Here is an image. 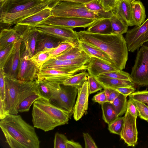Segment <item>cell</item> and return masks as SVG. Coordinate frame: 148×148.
<instances>
[{"instance_id": "cell-44", "label": "cell", "mask_w": 148, "mask_h": 148, "mask_svg": "<svg viewBox=\"0 0 148 148\" xmlns=\"http://www.w3.org/2000/svg\"><path fill=\"white\" fill-rule=\"evenodd\" d=\"M129 96V98L133 100L148 104V91L134 92Z\"/></svg>"}, {"instance_id": "cell-35", "label": "cell", "mask_w": 148, "mask_h": 148, "mask_svg": "<svg viewBox=\"0 0 148 148\" xmlns=\"http://www.w3.org/2000/svg\"><path fill=\"white\" fill-rule=\"evenodd\" d=\"M88 75V73L84 71L72 75L66 79L62 84L65 86L80 87L87 80Z\"/></svg>"}, {"instance_id": "cell-22", "label": "cell", "mask_w": 148, "mask_h": 148, "mask_svg": "<svg viewBox=\"0 0 148 148\" xmlns=\"http://www.w3.org/2000/svg\"><path fill=\"white\" fill-rule=\"evenodd\" d=\"M38 94L49 100L54 93L61 87V84L58 82L50 81L45 79H38Z\"/></svg>"}, {"instance_id": "cell-47", "label": "cell", "mask_w": 148, "mask_h": 148, "mask_svg": "<svg viewBox=\"0 0 148 148\" xmlns=\"http://www.w3.org/2000/svg\"><path fill=\"white\" fill-rule=\"evenodd\" d=\"M99 3L107 12L111 11L115 7L117 0H97Z\"/></svg>"}, {"instance_id": "cell-12", "label": "cell", "mask_w": 148, "mask_h": 148, "mask_svg": "<svg viewBox=\"0 0 148 148\" xmlns=\"http://www.w3.org/2000/svg\"><path fill=\"white\" fill-rule=\"evenodd\" d=\"M36 27L40 33L49 35L61 41H78L77 32L71 28L44 24L38 25Z\"/></svg>"}, {"instance_id": "cell-31", "label": "cell", "mask_w": 148, "mask_h": 148, "mask_svg": "<svg viewBox=\"0 0 148 148\" xmlns=\"http://www.w3.org/2000/svg\"><path fill=\"white\" fill-rule=\"evenodd\" d=\"M84 5L88 9L101 18H110L113 15L111 11H106L97 0H92Z\"/></svg>"}, {"instance_id": "cell-18", "label": "cell", "mask_w": 148, "mask_h": 148, "mask_svg": "<svg viewBox=\"0 0 148 148\" xmlns=\"http://www.w3.org/2000/svg\"><path fill=\"white\" fill-rule=\"evenodd\" d=\"M81 70L78 69L65 70L54 69H42L37 73V79H45L47 80L56 82L62 84L67 78Z\"/></svg>"}, {"instance_id": "cell-19", "label": "cell", "mask_w": 148, "mask_h": 148, "mask_svg": "<svg viewBox=\"0 0 148 148\" xmlns=\"http://www.w3.org/2000/svg\"><path fill=\"white\" fill-rule=\"evenodd\" d=\"M21 39L15 44L12 52L3 68L5 75L14 78H16L21 58Z\"/></svg>"}, {"instance_id": "cell-10", "label": "cell", "mask_w": 148, "mask_h": 148, "mask_svg": "<svg viewBox=\"0 0 148 148\" xmlns=\"http://www.w3.org/2000/svg\"><path fill=\"white\" fill-rule=\"evenodd\" d=\"M91 58L88 55L72 60H61L51 58L44 64L41 70L49 69L65 70L78 69L81 71L86 70Z\"/></svg>"}, {"instance_id": "cell-33", "label": "cell", "mask_w": 148, "mask_h": 148, "mask_svg": "<svg viewBox=\"0 0 148 148\" xmlns=\"http://www.w3.org/2000/svg\"><path fill=\"white\" fill-rule=\"evenodd\" d=\"M110 19L112 28L111 33L123 35L126 33L128 26L123 21L114 15Z\"/></svg>"}, {"instance_id": "cell-41", "label": "cell", "mask_w": 148, "mask_h": 148, "mask_svg": "<svg viewBox=\"0 0 148 148\" xmlns=\"http://www.w3.org/2000/svg\"><path fill=\"white\" fill-rule=\"evenodd\" d=\"M99 76L132 81L130 74L122 70L118 72H109L102 73Z\"/></svg>"}, {"instance_id": "cell-21", "label": "cell", "mask_w": 148, "mask_h": 148, "mask_svg": "<svg viewBox=\"0 0 148 148\" xmlns=\"http://www.w3.org/2000/svg\"><path fill=\"white\" fill-rule=\"evenodd\" d=\"M87 70L88 75L94 77L109 72H118L121 71L101 60L94 57H91L88 64Z\"/></svg>"}, {"instance_id": "cell-29", "label": "cell", "mask_w": 148, "mask_h": 148, "mask_svg": "<svg viewBox=\"0 0 148 148\" xmlns=\"http://www.w3.org/2000/svg\"><path fill=\"white\" fill-rule=\"evenodd\" d=\"M132 13L134 25L138 26L145 21L146 17L145 9L142 2L139 0L135 1L132 5Z\"/></svg>"}, {"instance_id": "cell-9", "label": "cell", "mask_w": 148, "mask_h": 148, "mask_svg": "<svg viewBox=\"0 0 148 148\" xmlns=\"http://www.w3.org/2000/svg\"><path fill=\"white\" fill-rule=\"evenodd\" d=\"M63 85L54 93L49 101L56 106L69 111L71 115L79 87Z\"/></svg>"}, {"instance_id": "cell-15", "label": "cell", "mask_w": 148, "mask_h": 148, "mask_svg": "<svg viewBox=\"0 0 148 148\" xmlns=\"http://www.w3.org/2000/svg\"><path fill=\"white\" fill-rule=\"evenodd\" d=\"M88 82L87 80L79 87L73 110L74 119L77 121L86 113L88 108L89 96Z\"/></svg>"}, {"instance_id": "cell-27", "label": "cell", "mask_w": 148, "mask_h": 148, "mask_svg": "<svg viewBox=\"0 0 148 148\" xmlns=\"http://www.w3.org/2000/svg\"><path fill=\"white\" fill-rule=\"evenodd\" d=\"M110 18H102L95 20L88 27L86 31L90 33L99 34L111 33L112 28Z\"/></svg>"}, {"instance_id": "cell-13", "label": "cell", "mask_w": 148, "mask_h": 148, "mask_svg": "<svg viewBox=\"0 0 148 148\" xmlns=\"http://www.w3.org/2000/svg\"><path fill=\"white\" fill-rule=\"evenodd\" d=\"M124 116L123 127L120 136L128 146L134 147L138 140L137 117L132 115L127 109Z\"/></svg>"}, {"instance_id": "cell-38", "label": "cell", "mask_w": 148, "mask_h": 148, "mask_svg": "<svg viewBox=\"0 0 148 148\" xmlns=\"http://www.w3.org/2000/svg\"><path fill=\"white\" fill-rule=\"evenodd\" d=\"M49 56L47 52L40 51L35 53L30 59L40 71L44 64L48 60Z\"/></svg>"}, {"instance_id": "cell-46", "label": "cell", "mask_w": 148, "mask_h": 148, "mask_svg": "<svg viewBox=\"0 0 148 148\" xmlns=\"http://www.w3.org/2000/svg\"><path fill=\"white\" fill-rule=\"evenodd\" d=\"M5 75L3 68L0 69V99L4 102L5 99Z\"/></svg>"}, {"instance_id": "cell-57", "label": "cell", "mask_w": 148, "mask_h": 148, "mask_svg": "<svg viewBox=\"0 0 148 148\" xmlns=\"http://www.w3.org/2000/svg\"></svg>"}, {"instance_id": "cell-50", "label": "cell", "mask_w": 148, "mask_h": 148, "mask_svg": "<svg viewBox=\"0 0 148 148\" xmlns=\"http://www.w3.org/2000/svg\"><path fill=\"white\" fill-rule=\"evenodd\" d=\"M127 109L134 116L137 117L138 116V112L136 106L133 100L130 98H129L127 101Z\"/></svg>"}, {"instance_id": "cell-8", "label": "cell", "mask_w": 148, "mask_h": 148, "mask_svg": "<svg viewBox=\"0 0 148 148\" xmlns=\"http://www.w3.org/2000/svg\"><path fill=\"white\" fill-rule=\"evenodd\" d=\"M58 1L56 0H45L38 5L24 11L0 14L1 27L2 29L8 28L21 20L44 9L49 7L53 8Z\"/></svg>"}, {"instance_id": "cell-39", "label": "cell", "mask_w": 148, "mask_h": 148, "mask_svg": "<svg viewBox=\"0 0 148 148\" xmlns=\"http://www.w3.org/2000/svg\"><path fill=\"white\" fill-rule=\"evenodd\" d=\"M124 116L118 117L112 123L108 124V129L112 133L120 135L123 125Z\"/></svg>"}, {"instance_id": "cell-43", "label": "cell", "mask_w": 148, "mask_h": 148, "mask_svg": "<svg viewBox=\"0 0 148 148\" xmlns=\"http://www.w3.org/2000/svg\"><path fill=\"white\" fill-rule=\"evenodd\" d=\"M133 100L137 108L138 116L141 119L148 122V106L144 103Z\"/></svg>"}, {"instance_id": "cell-53", "label": "cell", "mask_w": 148, "mask_h": 148, "mask_svg": "<svg viewBox=\"0 0 148 148\" xmlns=\"http://www.w3.org/2000/svg\"><path fill=\"white\" fill-rule=\"evenodd\" d=\"M82 147L78 143L72 140H68L66 143V148H82Z\"/></svg>"}, {"instance_id": "cell-2", "label": "cell", "mask_w": 148, "mask_h": 148, "mask_svg": "<svg viewBox=\"0 0 148 148\" xmlns=\"http://www.w3.org/2000/svg\"><path fill=\"white\" fill-rule=\"evenodd\" d=\"M0 127L11 148H39L40 141L34 127L20 115L9 114L1 120Z\"/></svg>"}, {"instance_id": "cell-30", "label": "cell", "mask_w": 148, "mask_h": 148, "mask_svg": "<svg viewBox=\"0 0 148 148\" xmlns=\"http://www.w3.org/2000/svg\"><path fill=\"white\" fill-rule=\"evenodd\" d=\"M78 44L77 41H62L57 47L47 52L49 55L48 60L56 58Z\"/></svg>"}, {"instance_id": "cell-32", "label": "cell", "mask_w": 148, "mask_h": 148, "mask_svg": "<svg viewBox=\"0 0 148 148\" xmlns=\"http://www.w3.org/2000/svg\"><path fill=\"white\" fill-rule=\"evenodd\" d=\"M87 55H88L81 49L78 44L55 59L61 60H72Z\"/></svg>"}, {"instance_id": "cell-52", "label": "cell", "mask_w": 148, "mask_h": 148, "mask_svg": "<svg viewBox=\"0 0 148 148\" xmlns=\"http://www.w3.org/2000/svg\"><path fill=\"white\" fill-rule=\"evenodd\" d=\"M114 89L126 97L134 92L136 90L135 88L128 87H119Z\"/></svg>"}, {"instance_id": "cell-42", "label": "cell", "mask_w": 148, "mask_h": 148, "mask_svg": "<svg viewBox=\"0 0 148 148\" xmlns=\"http://www.w3.org/2000/svg\"><path fill=\"white\" fill-rule=\"evenodd\" d=\"M88 79L89 94L95 93L104 88L103 86L95 77L88 75Z\"/></svg>"}, {"instance_id": "cell-14", "label": "cell", "mask_w": 148, "mask_h": 148, "mask_svg": "<svg viewBox=\"0 0 148 148\" xmlns=\"http://www.w3.org/2000/svg\"><path fill=\"white\" fill-rule=\"evenodd\" d=\"M95 20L86 18L61 17L51 16L39 24H44L73 29L76 27L85 28L89 26Z\"/></svg>"}, {"instance_id": "cell-5", "label": "cell", "mask_w": 148, "mask_h": 148, "mask_svg": "<svg viewBox=\"0 0 148 148\" xmlns=\"http://www.w3.org/2000/svg\"><path fill=\"white\" fill-rule=\"evenodd\" d=\"M51 16L61 17L88 18L96 20L102 18L88 10L84 4L59 1L52 8Z\"/></svg>"}, {"instance_id": "cell-51", "label": "cell", "mask_w": 148, "mask_h": 148, "mask_svg": "<svg viewBox=\"0 0 148 148\" xmlns=\"http://www.w3.org/2000/svg\"><path fill=\"white\" fill-rule=\"evenodd\" d=\"M92 101L101 105L108 102L105 91L104 90L95 95L92 99Z\"/></svg>"}, {"instance_id": "cell-17", "label": "cell", "mask_w": 148, "mask_h": 148, "mask_svg": "<svg viewBox=\"0 0 148 148\" xmlns=\"http://www.w3.org/2000/svg\"><path fill=\"white\" fill-rule=\"evenodd\" d=\"M38 71L28 56H21L16 79L22 81H33L37 79Z\"/></svg>"}, {"instance_id": "cell-26", "label": "cell", "mask_w": 148, "mask_h": 148, "mask_svg": "<svg viewBox=\"0 0 148 148\" xmlns=\"http://www.w3.org/2000/svg\"><path fill=\"white\" fill-rule=\"evenodd\" d=\"M104 87L114 89L122 87L135 88V84L130 80L116 79L99 76L95 77Z\"/></svg>"}, {"instance_id": "cell-54", "label": "cell", "mask_w": 148, "mask_h": 148, "mask_svg": "<svg viewBox=\"0 0 148 148\" xmlns=\"http://www.w3.org/2000/svg\"><path fill=\"white\" fill-rule=\"evenodd\" d=\"M0 119H2L8 115L6 112L2 101L0 99Z\"/></svg>"}, {"instance_id": "cell-16", "label": "cell", "mask_w": 148, "mask_h": 148, "mask_svg": "<svg viewBox=\"0 0 148 148\" xmlns=\"http://www.w3.org/2000/svg\"><path fill=\"white\" fill-rule=\"evenodd\" d=\"M43 1L40 0H7L0 4V14L13 13L24 11Z\"/></svg>"}, {"instance_id": "cell-49", "label": "cell", "mask_w": 148, "mask_h": 148, "mask_svg": "<svg viewBox=\"0 0 148 148\" xmlns=\"http://www.w3.org/2000/svg\"><path fill=\"white\" fill-rule=\"evenodd\" d=\"M83 136L84 140L85 148H98L94 140L88 133H83Z\"/></svg>"}, {"instance_id": "cell-7", "label": "cell", "mask_w": 148, "mask_h": 148, "mask_svg": "<svg viewBox=\"0 0 148 148\" xmlns=\"http://www.w3.org/2000/svg\"><path fill=\"white\" fill-rule=\"evenodd\" d=\"M14 28L18 33L21 40V57L26 55L31 58L35 53L36 42L40 33L36 27L16 24Z\"/></svg>"}, {"instance_id": "cell-56", "label": "cell", "mask_w": 148, "mask_h": 148, "mask_svg": "<svg viewBox=\"0 0 148 148\" xmlns=\"http://www.w3.org/2000/svg\"><path fill=\"white\" fill-rule=\"evenodd\" d=\"M40 0L41 1H45V0Z\"/></svg>"}, {"instance_id": "cell-20", "label": "cell", "mask_w": 148, "mask_h": 148, "mask_svg": "<svg viewBox=\"0 0 148 148\" xmlns=\"http://www.w3.org/2000/svg\"><path fill=\"white\" fill-rule=\"evenodd\" d=\"M136 0H117L112 14L123 21L128 26H134L132 13V5Z\"/></svg>"}, {"instance_id": "cell-48", "label": "cell", "mask_w": 148, "mask_h": 148, "mask_svg": "<svg viewBox=\"0 0 148 148\" xmlns=\"http://www.w3.org/2000/svg\"><path fill=\"white\" fill-rule=\"evenodd\" d=\"M104 90L106 97L108 102L112 103L114 100L120 94L116 90L111 88H104Z\"/></svg>"}, {"instance_id": "cell-55", "label": "cell", "mask_w": 148, "mask_h": 148, "mask_svg": "<svg viewBox=\"0 0 148 148\" xmlns=\"http://www.w3.org/2000/svg\"><path fill=\"white\" fill-rule=\"evenodd\" d=\"M58 1H64L73 3H79L85 4L87 3L92 0H56Z\"/></svg>"}, {"instance_id": "cell-4", "label": "cell", "mask_w": 148, "mask_h": 148, "mask_svg": "<svg viewBox=\"0 0 148 148\" xmlns=\"http://www.w3.org/2000/svg\"><path fill=\"white\" fill-rule=\"evenodd\" d=\"M5 99L3 101L8 115H17V108L20 103L27 97L38 94V79L33 81L18 80L5 75Z\"/></svg>"}, {"instance_id": "cell-23", "label": "cell", "mask_w": 148, "mask_h": 148, "mask_svg": "<svg viewBox=\"0 0 148 148\" xmlns=\"http://www.w3.org/2000/svg\"><path fill=\"white\" fill-rule=\"evenodd\" d=\"M61 42L49 35L40 33L36 42L35 53L40 51L47 52L57 47Z\"/></svg>"}, {"instance_id": "cell-45", "label": "cell", "mask_w": 148, "mask_h": 148, "mask_svg": "<svg viewBox=\"0 0 148 148\" xmlns=\"http://www.w3.org/2000/svg\"><path fill=\"white\" fill-rule=\"evenodd\" d=\"M68 140L65 135L57 132L55 135L54 148H66V143Z\"/></svg>"}, {"instance_id": "cell-37", "label": "cell", "mask_w": 148, "mask_h": 148, "mask_svg": "<svg viewBox=\"0 0 148 148\" xmlns=\"http://www.w3.org/2000/svg\"><path fill=\"white\" fill-rule=\"evenodd\" d=\"M40 97L38 94H33L27 97L18 106L16 109L17 112L18 113L28 112L32 103Z\"/></svg>"}, {"instance_id": "cell-25", "label": "cell", "mask_w": 148, "mask_h": 148, "mask_svg": "<svg viewBox=\"0 0 148 148\" xmlns=\"http://www.w3.org/2000/svg\"><path fill=\"white\" fill-rule=\"evenodd\" d=\"M78 41L80 47L90 57H94L99 59L107 63L116 68L112 60L109 56L104 52L84 42L80 41Z\"/></svg>"}, {"instance_id": "cell-28", "label": "cell", "mask_w": 148, "mask_h": 148, "mask_svg": "<svg viewBox=\"0 0 148 148\" xmlns=\"http://www.w3.org/2000/svg\"><path fill=\"white\" fill-rule=\"evenodd\" d=\"M20 39L19 34L15 29H2L0 34V49L15 44Z\"/></svg>"}, {"instance_id": "cell-3", "label": "cell", "mask_w": 148, "mask_h": 148, "mask_svg": "<svg viewBox=\"0 0 148 148\" xmlns=\"http://www.w3.org/2000/svg\"><path fill=\"white\" fill-rule=\"evenodd\" d=\"M71 116L68 111L42 97H40L33 103L32 111L33 126L45 132L67 124Z\"/></svg>"}, {"instance_id": "cell-6", "label": "cell", "mask_w": 148, "mask_h": 148, "mask_svg": "<svg viewBox=\"0 0 148 148\" xmlns=\"http://www.w3.org/2000/svg\"><path fill=\"white\" fill-rule=\"evenodd\" d=\"M130 75L135 84L148 86V45L144 44L138 50Z\"/></svg>"}, {"instance_id": "cell-36", "label": "cell", "mask_w": 148, "mask_h": 148, "mask_svg": "<svg viewBox=\"0 0 148 148\" xmlns=\"http://www.w3.org/2000/svg\"><path fill=\"white\" fill-rule=\"evenodd\" d=\"M118 117L123 114L126 111L127 105V97L120 93L112 103Z\"/></svg>"}, {"instance_id": "cell-11", "label": "cell", "mask_w": 148, "mask_h": 148, "mask_svg": "<svg viewBox=\"0 0 148 148\" xmlns=\"http://www.w3.org/2000/svg\"><path fill=\"white\" fill-rule=\"evenodd\" d=\"M125 39L128 51L132 52L148 42V18L140 26L128 30Z\"/></svg>"}, {"instance_id": "cell-40", "label": "cell", "mask_w": 148, "mask_h": 148, "mask_svg": "<svg viewBox=\"0 0 148 148\" xmlns=\"http://www.w3.org/2000/svg\"><path fill=\"white\" fill-rule=\"evenodd\" d=\"M14 45H11L0 49V69L3 68L12 52Z\"/></svg>"}, {"instance_id": "cell-34", "label": "cell", "mask_w": 148, "mask_h": 148, "mask_svg": "<svg viewBox=\"0 0 148 148\" xmlns=\"http://www.w3.org/2000/svg\"><path fill=\"white\" fill-rule=\"evenodd\" d=\"M101 105L102 118L106 123L109 124L118 117L112 103L106 102Z\"/></svg>"}, {"instance_id": "cell-1", "label": "cell", "mask_w": 148, "mask_h": 148, "mask_svg": "<svg viewBox=\"0 0 148 148\" xmlns=\"http://www.w3.org/2000/svg\"><path fill=\"white\" fill-rule=\"evenodd\" d=\"M77 33L78 41L104 52L109 56L119 69L122 70L125 68L128 58V51L126 42L123 35L97 34L86 30Z\"/></svg>"}, {"instance_id": "cell-24", "label": "cell", "mask_w": 148, "mask_h": 148, "mask_svg": "<svg viewBox=\"0 0 148 148\" xmlns=\"http://www.w3.org/2000/svg\"><path fill=\"white\" fill-rule=\"evenodd\" d=\"M52 8L49 7L44 9L21 20L16 24L35 27L51 15Z\"/></svg>"}]
</instances>
